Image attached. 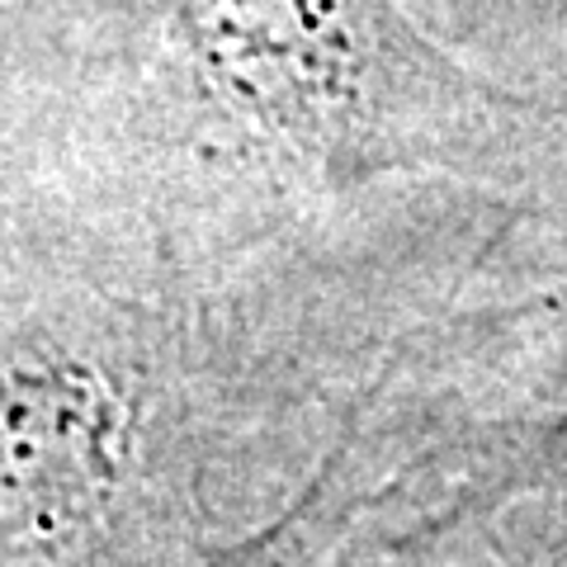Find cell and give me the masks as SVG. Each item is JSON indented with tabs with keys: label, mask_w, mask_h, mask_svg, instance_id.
Segmentation results:
<instances>
[{
	"label": "cell",
	"mask_w": 567,
	"mask_h": 567,
	"mask_svg": "<svg viewBox=\"0 0 567 567\" xmlns=\"http://www.w3.org/2000/svg\"><path fill=\"white\" fill-rule=\"evenodd\" d=\"M241 118L331 185L393 171L496 181L544 142L535 104L458 66L398 0H171Z\"/></svg>",
	"instance_id": "6da1fadb"
},
{
	"label": "cell",
	"mask_w": 567,
	"mask_h": 567,
	"mask_svg": "<svg viewBox=\"0 0 567 567\" xmlns=\"http://www.w3.org/2000/svg\"><path fill=\"white\" fill-rule=\"evenodd\" d=\"M118 473V406L81 369L0 379V558L43 554L95 520Z\"/></svg>",
	"instance_id": "7a4b0ae2"
}]
</instances>
